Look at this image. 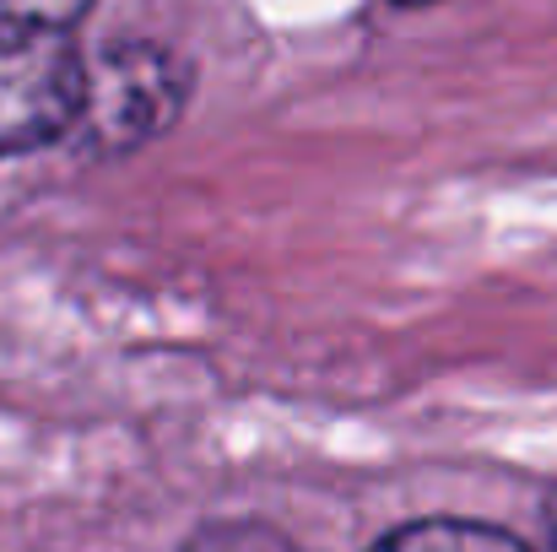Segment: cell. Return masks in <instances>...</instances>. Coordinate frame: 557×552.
Wrapping results in <instances>:
<instances>
[{
    "mask_svg": "<svg viewBox=\"0 0 557 552\" xmlns=\"http://www.w3.org/2000/svg\"><path fill=\"white\" fill-rule=\"evenodd\" d=\"M92 0H0L5 27H76Z\"/></svg>",
    "mask_w": 557,
    "mask_h": 552,
    "instance_id": "5",
    "label": "cell"
},
{
    "mask_svg": "<svg viewBox=\"0 0 557 552\" xmlns=\"http://www.w3.org/2000/svg\"><path fill=\"white\" fill-rule=\"evenodd\" d=\"M542 552H557V493L547 499V548Z\"/></svg>",
    "mask_w": 557,
    "mask_h": 552,
    "instance_id": "6",
    "label": "cell"
},
{
    "mask_svg": "<svg viewBox=\"0 0 557 552\" xmlns=\"http://www.w3.org/2000/svg\"><path fill=\"white\" fill-rule=\"evenodd\" d=\"M87 54L71 27H5L0 22V158L49 147L82 125Z\"/></svg>",
    "mask_w": 557,
    "mask_h": 552,
    "instance_id": "1",
    "label": "cell"
},
{
    "mask_svg": "<svg viewBox=\"0 0 557 552\" xmlns=\"http://www.w3.org/2000/svg\"><path fill=\"white\" fill-rule=\"evenodd\" d=\"M369 552H531V548L515 542L509 531L476 526V520H417V526L389 531Z\"/></svg>",
    "mask_w": 557,
    "mask_h": 552,
    "instance_id": "3",
    "label": "cell"
},
{
    "mask_svg": "<svg viewBox=\"0 0 557 552\" xmlns=\"http://www.w3.org/2000/svg\"><path fill=\"white\" fill-rule=\"evenodd\" d=\"M185 552H298V548L265 520H216V526H200L185 542Z\"/></svg>",
    "mask_w": 557,
    "mask_h": 552,
    "instance_id": "4",
    "label": "cell"
},
{
    "mask_svg": "<svg viewBox=\"0 0 557 552\" xmlns=\"http://www.w3.org/2000/svg\"><path fill=\"white\" fill-rule=\"evenodd\" d=\"M406 5H417V0H406Z\"/></svg>",
    "mask_w": 557,
    "mask_h": 552,
    "instance_id": "7",
    "label": "cell"
},
{
    "mask_svg": "<svg viewBox=\"0 0 557 552\" xmlns=\"http://www.w3.org/2000/svg\"><path fill=\"white\" fill-rule=\"evenodd\" d=\"M189 82L174 54L152 44H114L87 60V103H82V142L92 152H131L169 131Z\"/></svg>",
    "mask_w": 557,
    "mask_h": 552,
    "instance_id": "2",
    "label": "cell"
}]
</instances>
